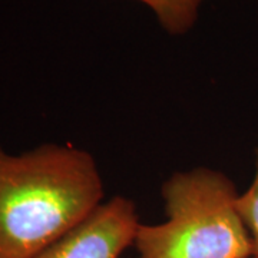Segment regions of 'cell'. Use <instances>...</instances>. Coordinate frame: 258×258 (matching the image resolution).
Returning <instances> with one entry per match:
<instances>
[{
  "mask_svg": "<svg viewBox=\"0 0 258 258\" xmlns=\"http://www.w3.org/2000/svg\"><path fill=\"white\" fill-rule=\"evenodd\" d=\"M251 258H255V257H251Z\"/></svg>",
  "mask_w": 258,
  "mask_h": 258,
  "instance_id": "obj_6",
  "label": "cell"
},
{
  "mask_svg": "<svg viewBox=\"0 0 258 258\" xmlns=\"http://www.w3.org/2000/svg\"><path fill=\"white\" fill-rule=\"evenodd\" d=\"M237 207L252 242V257L258 258V145L255 149V172L245 192L238 195Z\"/></svg>",
  "mask_w": 258,
  "mask_h": 258,
  "instance_id": "obj_5",
  "label": "cell"
},
{
  "mask_svg": "<svg viewBox=\"0 0 258 258\" xmlns=\"http://www.w3.org/2000/svg\"><path fill=\"white\" fill-rule=\"evenodd\" d=\"M166 221L139 224V258H251L252 242L237 207V188L210 168L175 172L162 185Z\"/></svg>",
  "mask_w": 258,
  "mask_h": 258,
  "instance_id": "obj_2",
  "label": "cell"
},
{
  "mask_svg": "<svg viewBox=\"0 0 258 258\" xmlns=\"http://www.w3.org/2000/svg\"><path fill=\"white\" fill-rule=\"evenodd\" d=\"M157 16L161 28L172 36L188 33L198 20L203 0H138Z\"/></svg>",
  "mask_w": 258,
  "mask_h": 258,
  "instance_id": "obj_4",
  "label": "cell"
},
{
  "mask_svg": "<svg viewBox=\"0 0 258 258\" xmlns=\"http://www.w3.org/2000/svg\"><path fill=\"white\" fill-rule=\"evenodd\" d=\"M138 225L135 204L113 197L35 258H119L134 244Z\"/></svg>",
  "mask_w": 258,
  "mask_h": 258,
  "instance_id": "obj_3",
  "label": "cell"
},
{
  "mask_svg": "<svg viewBox=\"0 0 258 258\" xmlns=\"http://www.w3.org/2000/svg\"><path fill=\"white\" fill-rule=\"evenodd\" d=\"M103 200L93 157L59 144L10 155L0 148V258H35Z\"/></svg>",
  "mask_w": 258,
  "mask_h": 258,
  "instance_id": "obj_1",
  "label": "cell"
}]
</instances>
